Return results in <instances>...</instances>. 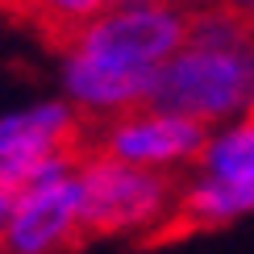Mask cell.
Masks as SVG:
<instances>
[{"instance_id": "cell-1", "label": "cell", "mask_w": 254, "mask_h": 254, "mask_svg": "<svg viewBox=\"0 0 254 254\" xmlns=\"http://www.w3.org/2000/svg\"><path fill=\"white\" fill-rule=\"evenodd\" d=\"M254 104V50H196L184 46L158 67L150 113L196 125L225 121Z\"/></svg>"}, {"instance_id": "cell-2", "label": "cell", "mask_w": 254, "mask_h": 254, "mask_svg": "<svg viewBox=\"0 0 254 254\" xmlns=\"http://www.w3.org/2000/svg\"><path fill=\"white\" fill-rule=\"evenodd\" d=\"M79 188H83V242L133 234V229L154 234V225H163L184 196L179 175L129 167L117 158H88L79 171Z\"/></svg>"}, {"instance_id": "cell-3", "label": "cell", "mask_w": 254, "mask_h": 254, "mask_svg": "<svg viewBox=\"0 0 254 254\" xmlns=\"http://www.w3.org/2000/svg\"><path fill=\"white\" fill-rule=\"evenodd\" d=\"M188 21H192V8H175V4L100 8V13L75 34V42L67 46V55L79 50V55L113 59V63H125V67L158 71L163 63H171L179 50H184Z\"/></svg>"}, {"instance_id": "cell-4", "label": "cell", "mask_w": 254, "mask_h": 254, "mask_svg": "<svg viewBox=\"0 0 254 254\" xmlns=\"http://www.w3.org/2000/svg\"><path fill=\"white\" fill-rule=\"evenodd\" d=\"M208 129L184 117H163V113L137 109L117 121L88 125V154L92 158H117L129 167H150L163 171L167 163H188L204 158L208 150Z\"/></svg>"}, {"instance_id": "cell-5", "label": "cell", "mask_w": 254, "mask_h": 254, "mask_svg": "<svg viewBox=\"0 0 254 254\" xmlns=\"http://www.w3.org/2000/svg\"><path fill=\"white\" fill-rule=\"evenodd\" d=\"M79 246H88L83 242L79 175L63 179L55 188H38V192L17 196L0 254H63V250H79Z\"/></svg>"}, {"instance_id": "cell-6", "label": "cell", "mask_w": 254, "mask_h": 254, "mask_svg": "<svg viewBox=\"0 0 254 254\" xmlns=\"http://www.w3.org/2000/svg\"><path fill=\"white\" fill-rule=\"evenodd\" d=\"M154 79L158 71L150 67H125V63H113V59H96V55H79L71 50L63 59V83H67L71 100L83 104L92 113H137L150 104V92H154Z\"/></svg>"}, {"instance_id": "cell-7", "label": "cell", "mask_w": 254, "mask_h": 254, "mask_svg": "<svg viewBox=\"0 0 254 254\" xmlns=\"http://www.w3.org/2000/svg\"><path fill=\"white\" fill-rule=\"evenodd\" d=\"M13 204H17V196L0 192V246H4V229H8V217H13Z\"/></svg>"}, {"instance_id": "cell-8", "label": "cell", "mask_w": 254, "mask_h": 254, "mask_svg": "<svg viewBox=\"0 0 254 254\" xmlns=\"http://www.w3.org/2000/svg\"><path fill=\"white\" fill-rule=\"evenodd\" d=\"M250 46H254V4H250Z\"/></svg>"}]
</instances>
